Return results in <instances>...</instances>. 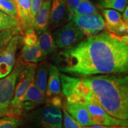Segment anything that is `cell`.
Returning a JSON list of instances; mask_svg holds the SVG:
<instances>
[{
  "label": "cell",
  "instance_id": "1",
  "mask_svg": "<svg viewBox=\"0 0 128 128\" xmlns=\"http://www.w3.org/2000/svg\"><path fill=\"white\" fill-rule=\"evenodd\" d=\"M59 71L72 76L122 74L128 71V37L107 31L87 37L54 56Z\"/></svg>",
  "mask_w": 128,
  "mask_h": 128
},
{
  "label": "cell",
  "instance_id": "2",
  "mask_svg": "<svg viewBox=\"0 0 128 128\" xmlns=\"http://www.w3.org/2000/svg\"><path fill=\"white\" fill-rule=\"evenodd\" d=\"M82 80L89 90L87 101L98 105L115 118L128 120V76L108 74L89 76Z\"/></svg>",
  "mask_w": 128,
  "mask_h": 128
},
{
  "label": "cell",
  "instance_id": "3",
  "mask_svg": "<svg viewBox=\"0 0 128 128\" xmlns=\"http://www.w3.org/2000/svg\"><path fill=\"white\" fill-rule=\"evenodd\" d=\"M36 65L34 64L23 66L21 72L20 81L16 87L14 96L10 104L8 116L20 115L23 108V100L27 91L34 81Z\"/></svg>",
  "mask_w": 128,
  "mask_h": 128
},
{
  "label": "cell",
  "instance_id": "4",
  "mask_svg": "<svg viewBox=\"0 0 128 128\" xmlns=\"http://www.w3.org/2000/svg\"><path fill=\"white\" fill-rule=\"evenodd\" d=\"M62 92L67 102L70 103H84L88 100L89 90L83 80L60 74Z\"/></svg>",
  "mask_w": 128,
  "mask_h": 128
},
{
  "label": "cell",
  "instance_id": "5",
  "mask_svg": "<svg viewBox=\"0 0 128 128\" xmlns=\"http://www.w3.org/2000/svg\"><path fill=\"white\" fill-rule=\"evenodd\" d=\"M23 66L18 64L7 76L0 79V113L8 116L16 85Z\"/></svg>",
  "mask_w": 128,
  "mask_h": 128
},
{
  "label": "cell",
  "instance_id": "6",
  "mask_svg": "<svg viewBox=\"0 0 128 128\" xmlns=\"http://www.w3.org/2000/svg\"><path fill=\"white\" fill-rule=\"evenodd\" d=\"M58 48H68L76 45L84 38V34L72 20L60 26L53 34Z\"/></svg>",
  "mask_w": 128,
  "mask_h": 128
},
{
  "label": "cell",
  "instance_id": "7",
  "mask_svg": "<svg viewBox=\"0 0 128 128\" xmlns=\"http://www.w3.org/2000/svg\"><path fill=\"white\" fill-rule=\"evenodd\" d=\"M71 20L87 38L98 34L106 28L104 19L99 13L74 15Z\"/></svg>",
  "mask_w": 128,
  "mask_h": 128
},
{
  "label": "cell",
  "instance_id": "8",
  "mask_svg": "<svg viewBox=\"0 0 128 128\" xmlns=\"http://www.w3.org/2000/svg\"><path fill=\"white\" fill-rule=\"evenodd\" d=\"M20 34L12 38L0 55V79L7 76L12 71L16 62V53L22 44Z\"/></svg>",
  "mask_w": 128,
  "mask_h": 128
},
{
  "label": "cell",
  "instance_id": "9",
  "mask_svg": "<svg viewBox=\"0 0 128 128\" xmlns=\"http://www.w3.org/2000/svg\"><path fill=\"white\" fill-rule=\"evenodd\" d=\"M84 104L88 112L92 125L128 126V120L117 119L110 116L103 108L90 101H87Z\"/></svg>",
  "mask_w": 128,
  "mask_h": 128
},
{
  "label": "cell",
  "instance_id": "10",
  "mask_svg": "<svg viewBox=\"0 0 128 128\" xmlns=\"http://www.w3.org/2000/svg\"><path fill=\"white\" fill-rule=\"evenodd\" d=\"M70 21L65 0H52L48 28L55 29Z\"/></svg>",
  "mask_w": 128,
  "mask_h": 128
},
{
  "label": "cell",
  "instance_id": "11",
  "mask_svg": "<svg viewBox=\"0 0 128 128\" xmlns=\"http://www.w3.org/2000/svg\"><path fill=\"white\" fill-rule=\"evenodd\" d=\"M62 120L61 110L50 104L42 112L40 128H62Z\"/></svg>",
  "mask_w": 128,
  "mask_h": 128
},
{
  "label": "cell",
  "instance_id": "12",
  "mask_svg": "<svg viewBox=\"0 0 128 128\" xmlns=\"http://www.w3.org/2000/svg\"><path fill=\"white\" fill-rule=\"evenodd\" d=\"M17 8V17L22 31L34 29L30 0H14Z\"/></svg>",
  "mask_w": 128,
  "mask_h": 128
},
{
  "label": "cell",
  "instance_id": "13",
  "mask_svg": "<svg viewBox=\"0 0 128 128\" xmlns=\"http://www.w3.org/2000/svg\"><path fill=\"white\" fill-rule=\"evenodd\" d=\"M65 108L69 114L81 126L86 127L92 125L90 114L84 103H70L67 102Z\"/></svg>",
  "mask_w": 128,
  "mask_h": 128
},
{
  "label": "cell",
  "instance_id": "14",
  "mask_svg": "<svg viewBox=\"0 0 128 128\" xmlns=\"http://www.w3.org/2000/svg\"><path fill=\"white\" fill-rule=\"evenodd\" d=\"M52 0H44L42 6L35 16L33 21V28L37 34H40L48 29L49 13Z\"/></svg>",
  "mask_w": 128,
  "mask_h": 128
},
{
  "label": "cell",
  "instance_id": "15",
  "mask_svg": "<svg viewBox=\"0 0 128 128\" xmlns=\"http://www.w3.org/2000/svg\"><path fill=\"white\" fill-rule=\"evenodd\" d=\"M44 94L36 87L34 82L32 83L24 98L23 108L26 110H30L41 104L44 101Z\"/></svg>",
  "mask_w": 128,
  "mask_h": 128
},
{
  "label": "cell",
  "instance_id": "16",
  "mask_svg": "<svg viewBox=\"0 0 128 128\" xmlns=\"http://www.w3.org/2000/svg\"><path fill=\"white\" fill-rule=\"evenodd\" d=\"M48 79L45 91L47 97L58 95L61 92L60 89V73L56 66L51 65L49 67Z\"/></svg>",
  "mask_w": 128,
  "mask_h": 128
},
{
  "label": "cell",
  "instance_id": "17",
  "mask_svg": "<svg viewBox=\"0 0 128 128\" xmlns=\"http://www.w3.org/2000/svg\"><path fill=\"white\" fill-rule=\"evenodd\" d=\"M38 44L44 57L55 52L58 48L54 36L48 29L44 30L38 36Z\"/></svg>",
  "mask_w": 128,
  "mask_h": 128
},
{
  "label": "cell",
  "instance_id": "18",
  "mask_svg": "<svg viewBox=\"0 0 128 128\" xmlns=\"http://www.w3.org/2000/svg\"><path fill=\"white\" fill-rule=\"evenodd\" d=\"M44 56L40 49L38 42L34 45H23L22 50V58L26 63L35 64L44 60Z\"/></svg>",
  "mask_w": 128,
  "mask_h": 128
},
{
  "label": "cell",
  "instance_id": "19",
  "mask_svg": "<svg viewBox=\"0 0 128 128\" xmlns=\"http://www.w3.org/2000/svg\"><path fill=\"white\" fill-rule=\"evenodd\" d=\"M102 14L104 19L106 28L108 32L116 28L123 22L120 12L112 9H103Z\"/></svg>",
  "mask_w": 128,
  "mask_h": 128
},
{
  "label": "cell",
  "instance_id": "20",
  "mask_svg": "<svg viewBox=\"0 0 128 128\" xmlns=\"http://www.w3.org/2000/svg\"><path fill=\"white\" fill-rule=\"evenodd\" d=\"M49 68L45 64H42L36 67L34 77V84L40 90L45 93L47 85Z\"/></svg>",
  "mask_w": 128,
  "mask_h": 128
},
{
  "label": "cell",
  "instance_id": "21",
  "mask_svg": "<svg viewBox=\"0 0 128 128\" xmlns=\"http://www.w3.org/2000/svg\"><path fill=\"white\" fill-rule=\"evenodd\" d=\"M127 4V0H98L97 4L102 10L112 9L120 12H124Z\"/></svg>",
  "mask_w": 128,
  "mask_h": 128
},
{
  "label": "cell",
  "instance_id": "22",
  "mask_svg": "<svg viewBox=\"0 0 128 128\" xmlns=\"http://www.w3.org/2000/svg\"><path fill=\"white\" fill-rule=\"evenodd\" d=\"M22 32V29L20 26L0 31V55L8 44L12 37L16 34H20Z\"/></svg>",
  "mask_w": 128,
  "mask_h": 128
},
{
  "label": "cell",
  "instance_id": "23",
  "mask_svg": "<svg viewBox=\"0 0 128 128\" xmlns=\"http://www.w3.org/2000/svg\"><path fill=\"white\" fill-rule=\"evenodd\" d=\"M99 13L98 10L90 0H81L74 11L73 16Z\"/></svg>",
  "mask_w": 128,
  "mask_h": 128
},
{
  "label": "cell",
  "instance_id": "24",
  "mask_svg": "<svg viewBox=\"0 0 128 128\" xmlns=\"http://www.w3.org/2000/svg\"><path fill=\"white\" fill-rule=\"evenodd\" d=\"M20 26L17 19L11 17L0 11V31Z\"/></svg>",
  "mask_w": 128,
  "mask_h": 128
},
{
  "label": "cell",
  "instance_id": "25",
  "mask_svg": "<svg viewBox=\"0 0 128 128\" xmlns=\"http://www.w3.org/2000/svg\"><path fill=\"white\" fill-rule=\"evenodd\" d=\"M0 11L17 19V8L14 0H0Z\"/></svg>",
  "mask_w": 128,
  "mask_h": 128
},
{
  "label": "cell",
  "instance_id": "26",
  "mask_svg": "<svg viewBox=\"0 0 128 128\" xmlns=\"http://www.w3.org/2000/svg\"><path fill=\"white\" fill-rule=\"evenodd\" d=\"M20 124V120L16 116H6L0 118V128H17Z\"/></svg>",
  "mask_w": 128,
  "mask_h": 128
},
{
  "label": "cell",
  "instance_id": "27",
  "mask_svg": "<svg viewBox=\"0 0 128 128\" xmlns=\"http://www.w3.org/2000/svg\"><path fill=\"white\" fill-rule=\"evenodd\" d=\"M63 119L64 128H84L68 113L66 108H63Z\"/></svg>",
  "mask_w": 128,
  "mask_h": 128
},
{
  "label": "cell",
  "instance_id": "28",
  "mask_svg": "<svg viewBox=\"0 0 128 128\" xmlns=\"http://www.w3.org/2000/svg\"><path fill=\"white\" fill-rule=\"evenodd\" d=\"M38 34L34 29L28 30L24 32V35L22 38V44L23 45L31 46L38 42Z\"/></svg>",
  "mask_w": 128,
  "mask_h": 128
},
{
  "label": "cell",
  "instance_id": "29",
  "mask_svg": "<svg viewBox=\"0 0 128 128\" xmlns=\"http://www.w3.org/2000/svg\"><path fill=\"white\" fill-rule=\"evenodd\" d=\"M65 3H66L67 10H68L69 19L70 21L73 16L74 11L77 7L81 0H65Z\"/></svg>",
  "mask_w": 128,
  "mask_h": 128
},
{
  "label": "cell",
  "instance_id": "30",
  "mask_svg": "<svg viewBox=\"0 0 128 128\" xmlns=\"http://www.w3.org/2000/svg\"><path fill=\"white\" fill-rule=\"evenodd\" d=\"M30 2H31L32 15L34 19L37 13L40 9L44 2V0H30Z\"/></svg>",
  "mask_w": 128,
  "mask_h": 128
},
{
  "label": "cell",
  "instance_id": "31",
  "mask_svg": "<svg viewBox=\"0 0 128 128\" xmlns=\"http://www.w3.org/2000/svg\"><path fill=\"white\" fill-rule=\"evenodd\" d=\"M52 98L50 100V104H51L53 106L55 107V108H59L62 107V100L60 96H58L57 95L56 96H52Z\"/></svg>",
  "mask_w": 128,
  "mask_h": 128
},
{
  "label": "cell",
  "instance_id": "32",
  "mask_svg": "<svg viewBox=\"0 0 128 128\" xmlns=\"http://www.w3.org/2000/svg\"><path fill=\"white\" fill-rule=\"evenodd\" d=\"M122 18L126 22V23H128V6H126L125 8H124V11L123 12V14L122 16Z\"/></svg>",
  "mask_w": 128,
  "mask_h": 128
},
{
  "label": "cell",
  "instance_id": "33",
  "mask_svg": "<svg viewBox=\"0 0 128 128\" xmlns=\"http://www.w3.org/2000/svg\"><path fill=\"white\" fill-rule=\"evenodd\" d=\"M84 128H107V126L102 125H92L88 126H86Z\"/></svg>",
  "mask_w": 128,
  "mask_h": 128
},
{
  "label": "cell",
  "instance_id": "34",
  "mask_svg": "<svg viewBox=\"0 0 128 128\" xmlns=\"http://www.w3.org/2000/svg\"><path fill=\"white\" fill-rule=\"evenodd\" d=\"M107 128H128V126H107Z\"/></svg>",
  "mask_w": 128,
  "mask_h": 128
},
{
  "label": "cell",
  "instance_id": "35",
  "mask_svg": "<svg viewBox=\"0 0 128 128\" xmlns=\"http://www.w3.org/2000/svg\"><path fill=\"white\" fill-rule=\"evenodd\" d=\"M3 116H2V114H1V113H0V118H1V117H2Z\"/></svg>",
  "mask_w": 128,
  "mask_h": 128
}]
</instances>
